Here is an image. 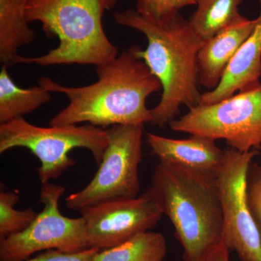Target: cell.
Segmentation results:
<instances>
[{"label": "cell", "mask_w": 261, "mask_h": 261, "mask_svg": "<svg viewBox=\"0 0 261 261\" xmlns=\"http://www.w3.org/2000/svg\"><path fill=\"white\" fill-rule=\"evenodd\" d=\"M258 150H225L216 173V186L222 207V241L241 261H261V239L246 199L247 173Z\"/></svg>", "instance_id": "9c48e42d"}, {"label": "cell", "mask_w": 261, "mask_h": 261, "mask_svg": "<svg viewBox=\"0 0 261 261\" xmlns=\"http://www.w3.org/2000/svg\"><path fill=\"white\" fill-rule=\"evenodd\" d=\"M166 252L167 243L162 233L147 231L99 250L93 261H163Z\"/></svg>", "instance_id": "2e32d148"}, {"label": "cell", "mask_w": 261, "mask_h": 261, "mask_svg": "<svg viewBox=\"0 0 261 261\" xmlns=\"http://www.w3.org/2000/svg\"><path fill=\"white\" fill-rule=\"evenodd\" d=\"M3 65L0 72V124L39 109L51 99V92L42 86L20 88Z\"/></svg>", "instance_id": "9a60e30c"}, {"label": "cell", "mask_w": 261, "mask_h": 261, "mask_svg": "<svg viewBox=\"0 0 261 261\" xmlns=\"http://www.w3.org/2000/svg\"><path fill=\"white\" fill-rule=\"evenodd\" d=\"M149 194L172 223L185 261H200L222 242L224 218L214 176L160 162Z\"/></svg>", "instance_id": "3957f363"}, {"label": "cell", "mask_w": 261, "mask_h": 261, "mask_svg": "<svg viewBox=\"0 0 261 261\" xmlns=\"http://www.w3.org/2000/svg\"><path fill=\"white\" fill-rule=\"evenodd\" d=\"M229 252V249L222 241L211 249L200 261H230Z\"/></svg>", "instance_id": "7402d4cb"}, {"label": "cell", "mask_w": 261, "mask_h": 261, "mask_svg": "<svg viewBox=\"0 0 261 261\" xmlns=\"http://www.w3.org/2000/svg\"><path fill=\"white\" fill-rule=\"evenodd\" d=\"M244 0H197V10L188 21L194 32L204 42L232 23L240 15Z\"/></svg>", "instance_id": "e0dca14e"}, {"label": "cell", "mask_w": 261, "mask_h": 261, "mask_svg": "<svg viewBox=\"0 0 261 261\" xmlns=\"http://www.w3.org/2000/svg\"><path fill=\"white\" fill-rule=\"evenodd\" d=\"M136 10L146 20L164 27L171 23L182 8L197 5V0H136Z\"/></svg>", "instance_id": "d6986e66"}, {"label": "cell", "mask_w": 261, "mask_h": 261, "mask_svg": "<svg viewBox=\"0 0 261 261\" xmlns=\"http://www.w3.org/2000/svg\"><path fill=\"white\" fill-rule=\"evenodd\" d=\"M65 192L61 185L43 184L39 195L43 210L28 228L0 240L1 261H23L42 250L77 252L89 248L84 218L70 219L60 211Z\"/></svg>", "instance_id": "ba28073f"}, {"label": "cell", "mask_w": 261, "mask_h": 261, "mask_svg": "<svg viewBox=\"0 0 261 261\" xmlns=\"http://www.w3.org/2000/svg\"><path fill=\"white\" fill-rule=\"evenodd\" d=\"M89 248L105 250L153 228L163 214L148 190L133 198L120 199L80 211Z\"/></svg>", "instance_id": "30bf717a"}, {"label": "cell", "mask_w": 261, "mask_h": 261, "mask_svg": "<svg viewBox=\"0 0 261 261\" xmlns=\"http://www.w3.org/2000/svg\"><path fill=\"white\" fill-rule=\"evenodd\" d=\"M246 199L261 239V165L251 163L247 173Z\"/></svg>", "instance_id": "ffe728a7"}, {"label": "cell", "mask_w": 261, "mask_h": 261, "mask_svg": "<svg viewBox=\"0 0 261 261\" xmlns=\"http://www.w3.org/2000/svg\"><path fill=\"white\" fill-rule=\"evenodd\" d=\"M29 0H0V61L13 64L18 51L35 39L27 17Z\"/></svg>", "instance_id": "5bb4252c"}, {"label": "cell", "mask_w": 261, "mask_h": 261, "mask_svg": "<svg viewBox=\"0 0 261 261\" xmlns=\"http://www.w3.org/2000/svg\"><path fill=\"white\" fill-rule=\"evenodd\" d=\"M118 0H29V23L39 22L48 38L58 37V47L39 57L18 55L13 64H104L118 56V49L108 39L102 18Z\"/></svg>", "instance_id": "277c9868"}, {"label": "cell", "mask_w": 261, "mask_h": 261, "mask_svg": "<svg viewBox=\"0 0 261 261\" xmlns=\"http://www.w3.org/2000/svg\"><path fill=\"white\" fill-rule=\"evenodd\" d=\"M255 19L250 20L240 14L232 23L205 42L197 55L199 83L214 90L219 86L242 44L250 35Z\"/></svg>", "instance_id": "7c38bea8"}, {"label": "cell", "mask_w": 261, "mask_h": 261, "mask_svg": "<svg viewBox=\"0 0 261 261\" xmlns=\"http://www.w3.org/2000/svg\"><path fill=\"white\" fill-rule=\"evenodd\" d=\"M146 142L160 162L214 177L224 157L225 150L216 145V140L203 136L192 135L186 140H173L147 133Z\"/></svg>", "instance_id": "8fae6325"}, {"label": "cell", "mask_w": 261, "mask_h": 261, "mask_svg": "<svg viewBox=\"0 0 261 261\" xmlns=\"http://www.w3.org/2000/svg\"><path fill=\"white\" fill-rule=\"evenodd\" d=\"M255 27L242 44L214 90L202 94L200 105L214 104L259 84L261 77V0Z\"/></svg>", "instance_id": "4fadbf2b"}, {"label": "cell", "mask_w": 261, "mask_h": 261, "mask_svg": "<svg viewBox=\"0 0 261 261\" xmlns=\"http://www.w3.org/2000/svg\"><path fill=\"white\" fill-rule=\"evenodd\" d=\"M98 80L84 87L61 85L47 77L39 85L50 92L65 94L69 103L49 121V126L88 123L106 128L116 125L151 123L146 106L151 94L163 90L162 84L130 47L112 61L96 66Z\"/></svg>", "instance_id": "6da1fadb"}, {"label": "cell", "mask_w": 261, "mask_h": 261, "mask_svg": "<svg viewBox=\"0 0 261 261\" xmlns=\"http://www.w3.org/2000/svg\"><path fill=\"white\" fill-rule=\"evenodd\" d=\"M107 129L109 143L97 173L83 190L65 199L69 210L80 212L110 201L133 198L140 192L145 124L116 125Z\"/></svg>", "instance_id": "8992f818"}, {"label": "cell", "mask_w": 261, "mask_h": 261, "mask_svg": "<svg viewBox=\"0 0 261 261\" xmlns=\"http://www.w3.org/2000/svg\"><path fill=\"white\" fill-rule=\"evenodd\" d=\"M99 250L97 248H89L81 252H65L58 250H49L37 256L23 261H93Z\"/></svg>", "instance_id": "44dd1931"}, {"label": "cell", "mask_w": 261, "mask_h": 261, "mask_svg": "<svg viewBox=\"0 0 261 261\" xmlns=\"http://www.w3.org/2000/svg\"><path fill=\"white\" fill-rule=\"evenodd\" d=\"M108 143V129L89 123L41 127L20 117L0 125V153L15 147L29 149L40 161L37 172L42 185L76 164L69 156L73 149H88L99 166Z\"/></svg>", "instance_id": "5b68a950"}, {"label": "cell", "mask_w": 261, "mask_h": 261, "mask_svg": "<svg viewBox=\"0 0 261 261\" xmlns=\"http://www.w3.org/2000/svg\"><path fill=\"white\" fill-rule=\"evenodd\" d=\"M175 132L224 140L241 152L261 149V84L214 104L199 105L169 123Z\"/></svg>", "instance_id": "52a82bcc"}, {"label": "cell", "mask_w": 261, "mask_h": 261, "mask_svg": "<svg viewBox=\"0 0 261 261\" xmlns=\"http://www.w3.org/2000/svg\"><path fill=\"white\" fill-rule=\"evenodd\" d=\"M18 200L17 192L3 190L0 192V240L23 231L37 217L33 208L16 210L15 205Z\"/></svg>", "instance_id": "ac0fdd59"}, {"label": "cell", "mask_w": 261, "mask_h": 261, "mask_svg": "<svg viewBox=\"0 0 261 261\" xmlns=\"http://www.w3.org/2000/svg\"><path fill=\"white\" fill-rule=\"evenodd\" d=\"M118 25L140 31L147 39L145 50L134 46L163 87L161 101L151 110L152 125L163 128L179 113L181 105L191 108L200 105L197 55L205 42L192 30L188 20L178 15L164 27L146 20L137 10L113 13Z\"/></svg>", "instance_id": "7a4b0ae2"}]
</instances>
